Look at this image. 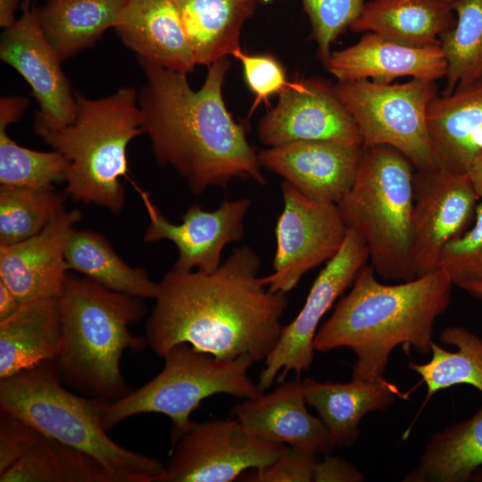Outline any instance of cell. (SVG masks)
<instances>
[{"instance_id": "83f0119b", "label": "cell", "mask_w": 482, "mask_h": 482, "mask_svg": "<svg viewBox=\"0 0 482 482\" xmlns=\"http://www.w3.org/2000/svg\"><path fill=\"white\" fill-rule=\"evenodd\" d=\"M126 0H48L37 9L48 41L63 61L114 28Z\"/></svg>"}, {"instance_id": "9c48e42d", "label": "cell", "mask_w": 482, "mask_h": 482, "mask_svg": "<svg viewBox=\"0 0 482 482\" xmlns=\"http://www.w3.org/2000/svg\"><path fill=\"white\" fill-rule=\"evenodd\" d=\"M436 88L434 81L419 79L402 84L360 79L334 86L359 129L362 146L393 147L420 171L437 169L427 124V109Z\"/></svg>"}, {"instance_id": "4dcf8cb0", "label": "cell", "mask_w": 482, "mask_h": 482, "mask_svg": "<svg viewBox=\"0 0 482 482\" xmlns=\"http://www.w3.org/2000/svg\"><path fill=\"white\" fill-rule=\"evenodd\" d=\"M439 339L455 346L456 351L432 342L429 362H409L427 386V401L439 390L457 385H470L482 393V337L464 327L451 326L442 331Z\"/></svg>"}, {"instance_id": "ac0fdd59", "label": "cell", "mask_w": 482, "mask_h": 482, "mask_svg": "<svg viewBox=\"0 0 482 482\" xmlns=\"http://www.w3.org/2000/svg\"><path fill=\"white\" fill-rule=\"evenodd\" d=\"M82 218L65 207L38 234L12 245H0V280L22 303L60 297L68 275V241Z\"/></svg>"}, {"instance_id": "d6a6232c", "label": "cell", "mask_w": 482, "mask_h": 482, "mask_svg": "<svg viewBox=\"0 0 482 482\" xmlns=\"http://www.w3.org/2000/svg\"><path fill=\"white\" fill-rule=\"evenodd\" d=\"M66 196L54 187L0 186V245L38 234L64 208Z\"/></svg>"}, {"instance_id": "d590c367", "label": "cell", "mask_w": 482, "mask_h": 482, "mask_svg": "<svg viewBox=\"0 0 482 482\" xmlns=\"http://www.w3.org/2000/svg\"><path fill=\"white\" fill-rule=\"evenodd\" d=\"M311 21L318 55L327 64L330 46L356 21L367 0H301Z\"/></svg>"}, {"instance_id": "f35d334b", "label": "cell", "mask_w": 482, "mask_h": 482, "mask_svg": "<svg viewBox=\"0 0 482 482\" xmlns=\"http://www.w3.org/2000/svg\"><path fill=\"white\" fill-rule=\"evenodd\" d=\"M362 473L352 463L326 454L319 460L314 470V482H360L363 481Z\"/></svg>"}, {"instance_id": "e575fe53", "label": "cell", "mask_w": 482, "mask_h": 482, "mask_svg": "<svg viewBox=\"0 0 482 482\" xmlns=\"http://www.w3.org/2000/svg\"><path fill=\"white\" fill-rule=\"evenodd\" d=\"M439 269L453 285L482 282V200H479L472 225L443 249Z\"/></svg>"}, {"instance_id": "277c9868", "label": "cell", "mask_w": 482, "mask_h": 482, "mask_svg": "<svg viewBox=\"0 0 482 482\" xmlns=\"http://www.w3.org/2000/svg\"><path fill=\"white\" fill-rule=\"evenodd\" d=\"M60 306L62 341L54 362L61 381L90 397H124L129 390L120 367L122 353L148 345L146 337L129 331L146 314L143 298L68 274Z\"/></svg>"}, {"instance_id": "d6986e66", "label": "cell", "mask_w": 482, "mask_h": 482, "mask_svg": "<svg viewBox=\"0 0 482 482\" xmlns=\"http://www.w3.org/2000/svg\"><path fill=\"white\" fill-rule=\"evenodd\" d=\"M362 151L333 141H296L263 149L258 159L307 197L337 204L353 184Z\"/></svg>"}, {"instance_id": "4fadbf2b", "label": "cell", "mask_w": 482, "mask_h": 482, "mask_svg": "<svg viewBox=\"0 0 482 482\" xmlns=\"http://www.w3.org/2000/svg\"><path fill=\"white\" fill-rule=\"evenodd\" d=\"M411 268L414 278L439 270L444 247L473 223L479 197L467 174L415 170Z\"/></svg>"}, {"instance_id": "f546056e", "label": "cell", "mask_w": 482, "mask_h": 482, "mask_svg": "<svg viewBox=\"0 0 482 482\" xmlns=\"http://www.w3.org/2000/svg\"><path fill=\"white\" fill-rule=\"evenodd\" d=\"M69 270L112 290L139 298H154L158 283L147 271L127 264L108 240L90 229H74L66 246Z\"/></svg>"}, {"instance_id": "44dd1931", "label": "cell", "mask_w": 482, "mask_h": 482, "mask_svg": "<svg viewBox=\"0 0 482 482\" xmlns=\"http://www.w3.org/2000/svg\"><path fill=\"white\" fill-rule=\"evenodd\" d=\"M325 66L338 82L371 79L389 84L403 77L435 82L447 74L440 44L413 46L371 32L351 46L331 52Z\"/></svg>"}, {"instance_id": "1f68e13d", "label": "cell", "mask_w": 482, "mask_h": 482, "mask_svg": "<svg viewBox=\"0 0 482 482\" xmlns=\"http://www.w3.org/2000/svg\"><path fill=\"white\" fill-rule=\"evenodd\" d=\"M452 7L455 24L439 37L447 62L443 95L482 81V0H454Z\"/></svg>"}, {"instance_id": "f1b7e54d", "label": "cell", "mask_w": 482, "mask_h": 482, "mask_svg": "<svg viewBox=\"0 0 482 482\" xmlns=\"http://www.w3.org/2000/svg\"><path fill=\"white\" fill-rule=\"evenodd\" d=\"M482 468V404L470 419L453 423L428 440L404 482H467Z\"/></svg>"}, {"instance_id": "f6af8a7d", "label": "cell", "mask_w": 482, "mask_h": 482, "mask_svg": "<svg viewBox=\"0 0 482 482\" xmlns=\"http://www.w3.org/2000/svg\"><path fill=\"white\" fill-rule=\"evenodd\" d=\"M257 2H261V3H270L273 0H256Z\"/></svg>"}, {"instance_id": "5bb4252c", "label": "cell", "mask_w": 482, "mask_h": 482, "mask_svg": "<svg viewBox=\"0 0 482 482\" xmlns=\"http://www.w3.org/2000/svg\"><path fill=\"white\" fill-rule=\"evenodd\" d=\"M278 104L259 123L265 145L324 140L362 146V138L334 87L317 79H295L279 94Z\"/></svg>"}, {"instance_id": "ba28073f", "label": "cell", "mask_w": 482, "mask_h": 482, "mask_svg": "<svg viewBox=\"0 0 482 482\" xmlns=\"http://www.w3.org/2000/svg\"><path fill=\"white\" fill-rule=\"evenodd\" d=\"M162 358L164 366L157 376L120 400L107 403L103 413L106 430L137 414L162 413L172 422L174 445L192 424L193 411L205 398L229 394L249 399L263 393L248 376L255 363L252 358L220 360L185 343L171 347Z\"/></svg>"}, {"instance_id": "cb8c5ba5", "label": "cell", "mask_w": 482, "mask_h": 482, "mask_svg": "<svg viewBox=\"0 0 482 482\" xmlns=\"http://www.w3.org/2000/svg\"><path fill=\"white\" fill-rule=\"evenodd\" d=\"M62 341L60 297L22 303L0 321V378L54 361Z\"/></svg>"}, {"instance_id": "6da1fadb", "label": "cell", "mask_w": 482, "mask_h": 482, "mask_svg": "<svg viewBox=\"0 0 482 482\" xmlns=\"http://www.w3.org/2000/svg\"><path fill=\"white\" fill-rule=\"evenodd\" d=\"M260 268L257 253L244 245L210 273L171 269L158 283L145 323L148 345L162 358L185 343L220 360H265L279 338L288 299L265 287Z\"/></svg>"}, {"instance_id": "2e32d148", "label": "cell", "mask_w": 482, "mask_h": 482, "mask_svg": "<svg viewBox=\"0 0 482 482\" xmlns=\"http://www.w3.org/2000/svg\"><path fill=\"white\" fill-rule=\"evenodd\" d=\"M134 187L150 219L144 240L173 243L179 254L172 267L175 270H195L204 273L216 270L222 263L224 247L240 241L245 235L244 220L252 204L248 198L225 200L214 211L193 204L183 214L182 222L174 224L163 216L146 191Z\"/></svg>"}, {"instance_id": "ee69618b", "label": "cell", "mask_w": 482, "mask_h": 482, "mask_svg": "<svg viewBox=\"0 0 482 482\" xmlns=\"http://www.w3.org/2000/svg\"><path fill=\"white\" fill-rule=\"evenodd\" d=\"M461 288L477 297L482 298V282L466 284Z\"/></svg>"}, {"instance_id": "52a82bcc", "label": "cell", "mask_w": 482, "mask_h": 482, "mask_svg": "<svg viewBox=\"0 0 482 482\" xmlns=\"http://www.w3.org/2000/svg\"><path fill=\"white\" fill-rule=\"evenodd\" d=\"M414 172L396 149L362 146L353 184L337 204L347 228L365 241L376 274L388 280L415 278L411 268Z\"/></svg>"}, {"instance_id": "7402d4cb", "label": "cell", "mask_w": 482, "mask_h": 482, "mask_svg": "<svg viewBox=\"0 0 482 482\" xmlns=\"http://www.w3.org/2000/svg\"><path fill=\"white\" fill-rule=\"evenodd\" d=\"M114 29L140 60L186 74L195 65L174 0H126Z\"/></svg>"}, {"instance_id": "e0dca14e", "label": "cell", "mask_w": 482, "mask_h": 482, "mask_svg": "<svg viewBox=\"0 0 482 482\" xmlns=\"http://www.w3.org/2000/svg\"><path fill=\"white\" fill-rule=\"evenodd\" d=\"M0 482H118L87 453L0 411Z\"/></svg>"}, {"instance_id": "ffe728a7", "label": "cell", "mask_w": 482, "mask_h": 482, "mask_svg": "<svg viewBox=\"0 0 482 482\" xmlns=\"http://www.w3.org/2000/svg\"><path fill=\"white\" fill-rule=\"evenodd\" d=\"M302 380L282 383L269 394L243 399L231 414L251 434L317 455L329 454L335 447L320 417L306 407Z\"/></svg>"}, {"instance_id": "60d3db41", "label": "cell", "mask_w": 482, "mask_h": 482, "mask_svg": "<svg viewBox=\"0 0 482 482\" xmlns=\"http://www.w3.org/2000/svg\"><path fill=\"white\" fill-rule=\"evenodd\" d=\"M482 154V127L474 131L468 138L465 150L464 160L467 172L472 162Z\"/></svg>"}, {"instance_id": "ab89813d", "label": "cell", "mask_w": 482, "mask_h": 482, "mask_svg": "<svg viewBox=\"0 0 482 482\" xmlns=\"http://www.w3.org/2000/svg\"><path fill=\"white\" fill-rule=\"evenodd\" d=\"M21 305V303L15 295L0 280V321L14 314Z\"/></svg>"}, {"instance_id": "8d00e7d4", "label": "cell", "mask_w": 482, "mask_h": 482, "mask_svg": "<svg viewBox=\"0 0 482 482\" xmlns=\"http://www.w3.org/2000/svg\"><path fill=\"white\" fill-rule=\"evenodd\" d=\"M233 56L241 62L246 83L255 96L250 113L261 102H267L270 96L279 94L289 84L284 68L271 54H249L239 48Z\"/></svg>"}, {"instance_id": "d4e9b609", "label": "cell", "mask_w": 482, "mask_h": 482, "mask_svg": "<svg viewBox=\"0 0 482 482\" xmlns=\"http://www.w3.org/2000/svg\"><path fill=\"white\" fill-rule=\"evenodd\" d=\"M445 0H371L350 29L371 32L413 46L440 44L439 37L456 21Z\"/></svg>"}, {"instance_id": "484cf974", "label": "cell", "mask_w": 482, "mask_h": 482, "mask_svg": "<svg viewBox=\"0 0 482 482\" xmlns=\"http://www.w3.org/2000/svg\"><path fill=\"white\" fill-rule=\"evenodd\" d=\"M195 62L211 65L240 48L244 23L256 0H174Z\"/></svg>"}, {"instance_id": "603a6c76", "label": "cell", "mask_w": 482, "mask_h": 482, "mask_svg": "<svg viewBox=\"0 0 482 482\" xmlns=\"http://www.w3.org/2000/svg\"><path fill=\"white\" fill-rule=\"evenodd\" d=\"M307 404L319 414L335 446L353 445L360 436L359 424L365 414L389 408L398 395L397 387L385 378H353L348 383L302 380Z\"/></svg>"}, {"instance_id": "836d02e7", "label": "cell", "mask_w": 482, "mask_h": 482, "mask_svg": "<svg viewBox=\"0 0 482 482\" xmlns=\"http://www.w3.org/2000/svg\"><path fill=\"white\" fill-rule=\"evenodd\" d=\"M9 124L0 118V186L45 188L65 182L67 158L56 150L41 152L20 145L7 135Z\"/></svg>"}, {"instance_id": "4316f807", "label": "cell", "mask_w": 482, "mask_h": 482, "mask_svg": "<svg viewBox=\"0 0 482 482\" xmlns=\"http://www.w3.org/2000/svg\"><path fill=\"white\" fill-rule=\"evenodd\" d=\"M427 124L437 169L467 174L465 145L482 127V81L436 96L427 109Z\"/></svg>"}, {"instance_id": "3957f363", "label": "cell", "mask_w": 482, "mask_h": 482, "mask_svg": "<svg viewBox=\"0 0 482 482\" xmlns=\"http://www.w3.org/2000/svg\"><path fill=\"white\" fill-rule=\"evenodd\" d=\"M376 275L371 266L360 270L313 340L315 351L350 348L356 355L353 378L368 380L384 378L398 345L431 353L434 325L450 304L453 287L440 269L395 285Z\"/></svg>"}, {"instance_id": "8992f818", "label": "cell", "mask_w": 482, "mask_h": 482, "mask_svg": "<svg viewBox=\"0 0 482 482\" xmlns=\"http://www.w3.org/2000/svg\"><path fill=\"white\" fill-rule=\"evenodd\" d=\"M74 96L77 113L71 124L35 131L70 162L67 196L119 214L125 203L120 178H127L128 145L144 133L137 90L125 87L97 99Z\"/></svg>"}, {"instance_id": "30bf717a", "label": "cell", "mask_w": 482, "mask_h": 482, "mask_svg": "<svg viewBox=\"0 0 482 482\" xmlns=\"http://www.w3.org/2000/svg\"><path fill=\"white\" fill-rule=\"evenodd\" d=\"M156 482H229L273 463L287 445L260 438L236 418L193 421Z\"/></svg>"}, {"instance_id": "9a60e30c", "label": "cell", "mask_w": 482, "mask_h": 482, "mask_svg": "<svg viewBox=\"0 0 482 482\" xmlns=\"http://www.w3.org/2000/svg\"><path fill=\"white\" fill-rule=\"evenodd\" d=\"M0 58L31 87L39 105L34 128L58 129L75 120L76 99L62 69V60L44 34L36 8L26 5L21 18L4 29Z\"/></svg>"}, {"instance_id": "b9f144b4", "label": "cell", "mask_w": 482, "mask_h": 482, "mask_svg": "<svg viewBox=\"0 0 482 482\" xmlns=\"http://www.w3.org/2000/svg\"><path fill=\"white\" fill-rule=\"evenodd\" d=\"M19 0H0V26L4 29L10 27L15 21V11Z\"/></svg>"}, {"instance_id": "5b68a950", "label": "cell", "mask_w": 482, "mask_h": 482, "mask_svg": "<svg viewBox=\"0 0 482 482\" xmlns=\"http://www.w3.org/2000/svg\"><path fill=\"white\" fill-rule=\"evenodd\" d=\"M109 401L80 396L61 381L54 361L0 378V411L98 461L118 482H156L164 464L120 446L103 424Z\"/></svg>"}, {"instance_id": "7c38bea8", "label": "cell", "mask_w": 482, "mask_h": 482, "mask_svg": "<svg viewBox=\"0 0 482 482\" xmlns=\"http://www.w3.org/2000/svg\"><path fill=\"white\" fill-rule=\"evenodd\" d=\"M368 260L365 241L348 228L340 250L318 274L301 311L289 324L282 327L279 338L266 357L265 368L260 374L258 385L262 389L270 387L278 375L282 381L291 371L299 378L303 370H309L320 321L353 284Z\"/></svg>"}, {"instance_id": "7a4b0ae2", "label": "cell", "mask_w": 482, "mask_h": 482, "mask_svg": "<svg viewBox=\"0 0 482 482\" xmlns=\"http://www.w3.org/2000/svg\"><path fill=\"white\" fill-rule=\"evenodd\" d=\"M146 83L137 95L142 128L157 162L175 170L192 193L226 187L233 179H266L245 127L227 109L222 86L231 62L223 57L208 66L198 90L187 74L139 59Z\"/></svg>"}, {"instance_id": "74e56055", "label": "cell", "mask_w": 482, "mask_h": 482, "mask_svg": "<svg viewBox=\"0 0 482 482\" xmlns=\"http://www.w3.org/2000/svg\"><path fill=\"white\" fill-rule=\"evenodd\" d=\"M315 453L287 446L270 466L246 476L251 482H311L318 460Z\"/></svg>"}, {"instance_id": "8fae6325", "label": "cell", "mask_w": 482, "mask_h": 482, "mask_svg": "<svg viewBox=\"0 0 482 482\" xmlns=\"http://www.w3.org/2000/svg\"><path fill=\"white\" fill-rule=\"evenodd\" d=\"M281 193L284 204L275 228L273 271L263 281L270 291L287 294L304 274L337 253L348 228L336 204L312 200L287 181Z\"/></svg>"}, {"instance_id": "bcb514c9", "label": "cell", "mask_w": 482, "mask_h": 482, "mask_svg": "<svg viewBox=\"0 0 482 482\" xmlns=\"http://www.w3.org/2000/svg\"><path fill=\"white\" fill-rule=\"evenodd\" d=\"M445 1L453 3L454 0H445Z\"/></svg>"}, {"instance_id": "7bdbcfd3", "label": "cell", "mask_w": 482, "mask_h": 482, "mask_svg": "<svg viewBox=\"0 0 482 482\" xmlns=\"http://www.w3.org/2000/svg\"><path fill=\"white\" fill-rule=\"evenodd\" d=\"M467 175L479 199L482 200V154L472 162Z\"/></svg>"}]
</instances>
